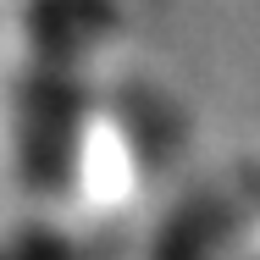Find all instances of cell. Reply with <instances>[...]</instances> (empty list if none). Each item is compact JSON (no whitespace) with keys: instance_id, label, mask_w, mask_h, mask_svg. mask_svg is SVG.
Returning <instances> with one entry per match:
<instances>
[{"instance_id":"7a4b0ae2","label":"cell","mask_w":260,"mask_h":260,"mask_svg":"<svg viewBox=\"0 0 260 260\" xmlns=\"http://www.w3.org/2000/svg\"><path fill=\"white\" fill-rule=\"evenodd\" d=\"M160 150H166V133L139 100H127V94L105 100L78 127V150H72V177L67 183H78L83 210L116 216V210L139 205L144 183L160 166Z\"/></svg>"},{"instance_id":"277c9868","label":"cell","mask_w":260,"mask_h":260,"mask_svg":"<svg viewBox=\"0 0 260 260\" xmlns=\"http://www.w3.org/2000/svg\"><path fill=\"white\" fill-rule=\"evenodd\" d=\"M227 200H233V210H238V221H244V216H260V172H249Z\"/></svg>"},{"instance_id":"6da1fadb","label":"cell","mask_w":260,"mask_h":260,"mask_svg":"<svg viewBox=\"0 0 260 260\" xmlns=\"http://www.w3.org/2000/svg\"><path fill=\"white\" fill-rule=\"evenodd\" d=\"M105 34V0H34L28 11L22 72L11 83V144L34 194H55L72 177V150L83 127V61Z\"/></svg>"},{"instance_id":"3957f363","label":"cell","mask_w":260,"mask_h":260,"mask_svg":"<svg viewBox=\"0 0 260 260\" xmlns=\"http://www.w3.org/2000/svg\"><path fill=\"white\" fill-rule=\"evenodd\" d=\"M0 260H83L67 238H55V233H22V238H11Z\"/></svg>"}]
</instances>
